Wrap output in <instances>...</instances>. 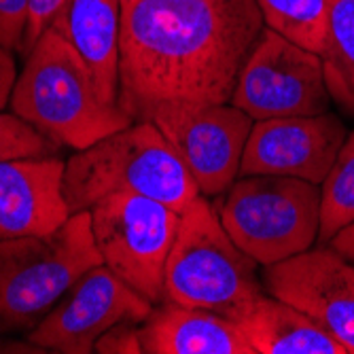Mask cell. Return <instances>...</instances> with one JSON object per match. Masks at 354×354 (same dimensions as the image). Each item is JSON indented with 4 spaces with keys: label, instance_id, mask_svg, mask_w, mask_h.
Listing matches in <instances>:
<instances>
[{
    "label": "cell",
    "instance_id": "14",
    "mask_svg": "<svg viewBox=\"0 0 354 354\" xmlns=\"http://www.w3.org/2000/svg\"><path fill=\"white\" fill-rule=\"evenodd\" d=\"M138 333L147 354H254L236 320L168 299L153 306Z\"/></svg>",
    "mask_w": 354,
    "mask_h": 354
},
{
    "label": "cell",
    "instance_id": "2",
    "mask_svg": "<svg viewBox=\"0 0 354 354\" xmlns=\"http://www.w3.org/2000/svg\"><path fill=\"white\" fill-rule=\"evenodd\" d=\"M9 104L55 147L75 151L134 123L119 104L102 98L87 64L51 26L28 49Z\"/></svg>",
    "mask_w": 354,
    "mask_h": 354
},
{
    "label": "cell",
    "instance_id": "12",
    "mask_svg": "<svg viewBox=\"0 0 354 354\" xmlns=\"http://www.w3.org/2000/svg\"><path fill=\"white\" fill-rule=\"evenodd\" d=\"M346 125L327 113L254 121L240 176H291L320 185L346 140Z\"/></svg>",
    "mask_w": 354,
    "mask_h": 354
},
{
    "label": "cell",
    "instance_id": "4",
    "mask_svg": "<svg viewBox=\"0 0 354 354\" xmlns=\"http://www.w3.org/2000/svg\"><path fill=\"white\" fill-rule=\"evenodd\" d=\"M266 293L257 261L225 232L202 196L183 212L164 272V301L202 308L238 320Z\"/></svg>",
    "mask_w": 354,
    "mask_h": 354
},
{
    "label": "cell",
    "instance_id": "19",
    "mask_svg": "<svg viewBox=\"0 0 354 354\" xmlns=\"http://www.w3.org/2000/svg\"><path fill=\"white\" fill-rule=\"evenodd\" d=\"M354 221V132L346 136L335 162L320 183V232L318 240L329 242Z\"/></svg>",
    "mask_w": 354,
    "mask_h": 354
},
{
    "label": "cell",
    "instance_id": "21",
    "mask_svg": "<svg viewBox=\"0 0 354 354\" xmlns=\"http://www.w3.org/2000/svg\"><path fill=\"white\" fill-rule=\"evenodd\" d=\"M32 0H0V45L21 51Z\"/></svg>",
    "mask_w": 354,
    "mask_h": 354
},
{
    "label": "cell",
    "instance_id": "5",
    "mask_svg": "<svg viewBox=\"0 0 354 354\" xmlns=\"http://www.w3.org/2000/svg\"><path fill=\"white\" fill-rule=\"evenodd\" d=\"M100 263L89 210L71 214L51 234L0 240V333L35 329Z\"/></svg>",
    "mask_w": 354,
    "mask_h": 354
},
{
    "label": "cell",
    "instance_id": "22",
    "mask_svg": "<svg viewBox=\"0 0 354 354\" xmlns=\"http://www.w3.org/2000/svg\"><path fill=\"white\" fill-rule=\"evenodd\" d=\"M138 325L134 320H123V323L111 327L106 333L95 342L93 352L100 354H142V342L138 333Z\"/></svg>",
    "mask_w": 354,
    "mask_h": 354
},
{
    "label": "cell",
    "instance_id": "13",
    "mask_svg": "<svg viewBox=\"0 0 354 354\" xmlns=\"http://www.w3.org/2000/svg\"><path fill=\"white\" fill-rule=\"evenodd\" d=\"M64 170L57 155L0 162V240L45 236L68 221Z\"/></svg>",
    "mask_w": 354,
    "mask_h": 354
},
{
    "label": "cell",
    "instance_id": "7",
    "mask_svg": "<svg viewBox=\"0 0 354 354\" xmlns=\"http://www.w3.org/2000/svg\"><path fill=\"white\" fill-rule=\"evenodd\" d=\"M102 261L153 306L164 301V272L180 212L153 198L113 193L89 208Z\"/></svg>",
    "mask_w": 354,
    "mask_h": 354
},
{
    "label": "cell",
    "instance_id": "17",
    "mask_svg": "<svg viewBox=\"0 0 354 354\" xmlns=\"http://www.w3.org/2000/svg\"><path fill=\"white\" fill-rule=\"evenodd\" d=\"M331 100L354 117V0H333L320 51Z\"/></svg>",
    "mask_w": 354,
    "mask_h": 354
},
{
    "label": "cell",
    "instance_id": "20",
    "mask_svg": "<svg viewBox=\"0 0 354 354\" xmlns=\"http://www.w3.org/2000/svg\"><path fill=\"white\" fill-rule=\"evenodd\" d=\"M55 145L15 113H0V162L55 155Z\"/></svg>",
    "mask_w": 354,
    "mask_h": 354
},
{
    "label": "cell",
    "instance_id": "11",
    "mask_svg": "<svg viewBox=\"0 0 354 354\" xmlns=\"http://www.w3.org/2000/svg\"><path fill=\"white\" fill-rule=\"evenodd\" d=\"M263 288L301 310L354 354V263L331 246L308 248L266 266Z\"/></svg>",
    "mask_w": 354,
    "mask_h": 354
},
{
    "label": "cell",
    "instance_id": "8",
    "mask_svg": "<svg viewBox=\"0 0 354 354\" xmlns=\"http://www.w3.org/2000/svg\"><path fill=\"white\" fill-rule=\"evenodd\" d=\"M230 102L252 121L327 113L331 93L323 59L263 28L238 73Z\"/></svg>",
    "mask_w": 354,
    "mask_h": 354
},
{
    "label": "cell",
    "instance_id": "9",
    "mask_svg": "<svg viewBox=\"0 0 354 354\" xmlns=\"http://www.w3.org/2000/svg\"><path fill=\"white\" fill-rule=\"evenodd\" d=\"M198 183L200 193L218 198L240 176L252 119L227 102H168L151 117Z\"/></svg>",
    "mask_w": 354,
    "mask_h": 354
},
{
    "label": "cell",
    "instance_id": "6",
    "mask_svg": "<svg viewBox=\"0 0 354 354\" xmlns=\"http://www.w3.org/2000/svg\"><path fill=\"white\" fill-rule=\"evenodd\" d=\"M214 208L236 246L263 268L312 248L320 232V189L301 178H236Z\"/></svg>",
    "mask_w": 354,
    "mask_h": 354
},
{
    "label": "cell",
    "instance_id": "16",
    "mask_svg": "<svg viewBox=\"0 0 354 354\" xmlns=\"http://www.w3.org/2000/svg\"><path fill=\"white\" fill-rule=\"evenodd\" d=\"M238 325L254 354H348L339 339L301 310L266 293Z\"/></svg>",
    "mask_w": 354,
    "mask_h": 354
},
{
    "label": "cell",
    "instance_id": "15",
    "mask_svg": "<svg viewBox=\"0 0 354 354\" xmlns=\"http://www.w3.org/2000/svg\"><path fill=\"white\" fill-rule=\"evenodd\" d=\"M49 26L87 64L102 98L119 104L121 0H62Z\"/></svg>",
    "mask_w": 354,
    "mask_h": 354
},
{
    "label": "cell",
    "instance_id": "25",
    "mask_svg": "<svg viewBox=\"0 0 354 354\" xmlns=\"http://www.w3.org/2000/svg\"><path fill=\"white\" fill-rule=\"evenodd\" d=\"M327 246H331L335 252H339L344 259L354 263V221L348 223L346 227H342L329 242Z\"/></svg>",
    "mask_w": 354,
    "mask_h": 354
},
{
    "label": "cell",
    "instance_id": "10",
    "mask_svg": "<svg viewBox=\"0 0 354 354\" xmlns=\"http://www.w3.org/2000/svg\"><path fill=\"white\" fill-rule=\"evenodd\" d=\"M153 304L104 263L85 272L41 323L28 331L32 346L62 354H89L111 327L142 323Z\"/></svg>",
    "mask_w": 354,
    "mask_h": 354
},
{
    "label": "cell",
    "instance_id": "18",
    "mask_svg": "<svg viewBox=\"0 0 354 354\" xmlns=\"http://www.w3.org/2000/svg\"><path fill=\"white\" fill-rule=\"evenodd\" d=\"M263 24L291 43L320 55L333 0H254Z\"/></svg>",
    "mask_w": 354,
    "mask_h": 354
},
{
    "label": "cell",
    "instance_id": "24",
    "mask_svg": "<svg viewBox=\"0 0 354 354\" xmlns=\"http://www.w3.org/2000/svg\"><path fill=\"white\" fill-rule=\"evenodd\" d=\"M17 81V66L13 51L0 45V111L11 102V93Z\"/></svg>",
    "mask_w": 354,
    "mask_h": 354
},
{
    "label": "cell",
    "instance_id": "1",
    "mask_svg": "<svg viewBox=\"0 0 354 354\" xmlns=\"http://www.w3.org/2000/svg\"><path fill=\"white\" fill-rule=\"evenodd\" d=\"M261 32L254 0H121L119 106L151 121L168 102H230Z\"/></svg>",
    "mask_w": 354,
    "mask_h": 354
},
{
    "label": "cell",
    "instance_id": "3",
    "mask_svg": "<svg viewBox=\"0 0 354 354\" xmlns=\"http://www.w3.org/2000/svg\"><path fill=\"white\" fill-rule=\"evenodd\" d=\"M113 193L153 198L178 212L202 196L198 183L153 121H134L66 162L64 198L71 214L89 210Z\"/></svg>",
    "mask_w": 354,
    "mask_h": 354
},
{
    "label": "cell",
    "instance_id": "23",
    "mask_svg": "<svg viewBox=\"0 0 354 354\" xmlns=\"http://www.w3.org/2000/svg\"><path fill=\"white\" fill-rule=\"evenodd\" d=\"M62 0H32L30 7V19H28V30H26V39H24V55L28 53V49L35 45V41L43 35V32L49 28L57 7Z\"/></svg>",
    "mask_w": 354,
    "mask_h": 354
}]
</instances>
